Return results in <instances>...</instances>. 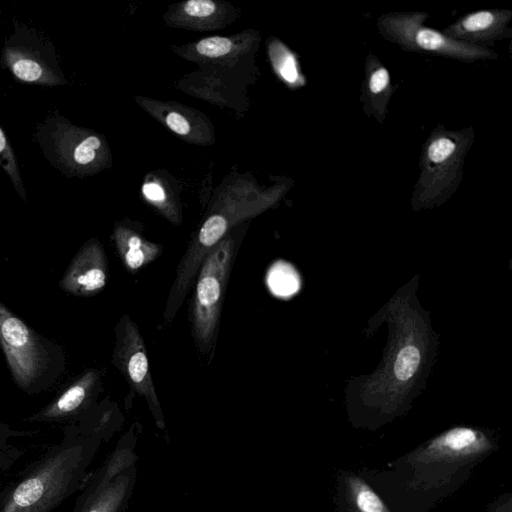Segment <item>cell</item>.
<instances>
[{"mask_svg": "<svg viewBox=\"0 0 512 512\" xmlns=\"http://www.w3.org/2000/svg\"><path fill=\"white\" fill-rule=\"evenodd\" d=\"M94 447L86 434L67 427L63 439L0 494V512H53L81 486Z\"/></svg>", "mask_w": 512, "mask_h": 512, "instance_id": "obj_1", "label": "cell"}, {"mask_svg": "<svg viewBox=\"0 0 512 512\" xmlns=\"http://www.w3.org/2000/svg\"><path fill=\"white\" fill-rule=\"evenodd\" d=\"M0 347L15 384L29 395L50 389L65 374L64 349L29 327L1 301Z\"/></svg>", "mask_w": 512, "mask_h": 512, "instance_id": "obj_2", "label": "cell"}, {"mask_svg": "<svg viewBox=\"0 0 512 512\" xmlns=\"http://www.w3.org/2000/svg\"><path fill=\"white\" fill-rule=\"evenodd\" d=\"M472 128H436L423 145L414 200L433 202L449 196L463 177L464 159L472 146Z\"/></svg>", "mask_w": 512, "mask_h": 512, "instance_id": "obj_3", "label": "cell"}, {"mask_svg": "<svg viewBox=\"0 0 512 512\" xmlns=\"http://www.w3.org/2000/svg\"><path fill=\"white\" fill-rule=\"evenodd\" d=\"M233 251L232 240L222 239L206 255L199 268L191 322L195 340L202 350H207L214 339Z\"/></svg>", "mask_w": 512, "mask_h": 512, "instance_id": "obj_4", "label": "cell"}, {"mask_svg": "<svg viewBox=\"0 0 512 512\" xmlns=\"http://www.w3.org/2000/svg\"><path fill=\"white\" fill-rule=\"evenodd\" d=\"M424 13H391L377 21L380 33L408 51L427 52L465 62L496 58L493 51L454 40L423 25Z\"/></svg>", "mask_w": 512, "mask_h": 512, "instance_id": "obj_5", "label": "cell"}, {"mask_svg": "<svg viewBox=\"0 0 512 512\" xmlns=\"http://www.w3.org/2000/svg\"><path fill=\"white\" fill-rule=\"evenodd\" d=\"M113 363L130 386L147 401L158 424L163 415L152 382L146 347L136 324L123 315L116 327Z\"/></svg>", "mask_w": 512, "mask_h": 512, "instance_id": "obj_6", "label": "cell"}, {"mask_svg": "<svg viewBox=\"0 0 512 512\" xmlns=\"http://www.w3.org/2000/svg\"><path fill=\"white\" fill-rule=\"evenodd\" d=\"M107 258L101 243L87 241L76 253L59 282L60 288L74 296L88 297L106 285Z\"/></svg>", "mask_w": 512, "mask_h": 512, "instance_id": "obj_7", "label": "cell"}, {"mask_svg": "<svg viewBox=\"0 0 512 512\" xmlns=\"http://www.w3.org/2000/svg\"><path fill=\"white\" fill-rule=\"evenodd\" d=\"M511 19L510 10H480L463 16L442 32L459 42L486 49V46L511 36Z\"/></svg>", "mask_w": 512, "mask_h": 512, "instance_id": "obj_8", "label": "cell"}, {"mask_svg": "<svg viewBox=\"0 0 512 512\" xmlns=\"http://www.w3.org/2000/svg\"><path fill=\"white\" fill-rule=\"evenodd\" d=\"M99 373L88 369L75 379L57 398L39 412L27 418L32 422H68L87 408L97 383Z\"/></svg>", "mask_w": 512, "mask_h": 512, "instance_id": "obj_9", "label": "cell"}, {"mask_svg": "<svg viewBox=\"0 0 512 512\" xmlns=\"http://www.w3.org/2000/svg\"><path fill=\"white\" fill-rule=\"evenodd\" d=\"M51 135L56 156L66 169L88 166L96 159L101 147L97 136L81 135L66 121L58 122Z\"/></svg>", "mask_w": 512, "mask_h": 512, "instance_id": "obj_10", "label": "cell"}, {"mask_svg": "<svg viewBox=\"0 0 512 512\" xmlns=\"http://www.w3.org/2000/svg\"><path fill=\"white\" fill-rule=\"evenodd\" d=\"M10 71L21 81L37 84H63L64 80L55 66L37 50L26 46L9 45L3 54Z\"/></svg>", "mask_w": 512, "mask_h": 512, "instance_id": "obj_11", "label": "cell"}, {"mask_svg": "<svg viewBox=\"0 0 512 512\" xmlns=\"http://www.w3.org/2000/svg\"><path fill=\"white\" fill-rule=\"evenodd\" d=\"M391 96L392 86L388 70L376 57H367L361 98L364 110L382 122Z\"/></svg>", "mask_w": 512, "mask_h": 512, "instance_id": "obj_12", "label": "cell"}, {"mask_svg": "<svg viewBox=\"0 0 512 512\" xmlns=\"http://www.w3.org/2000/svg\"><path fill=\"white\" fill-rule=\"evenodd\" d=\"M114 240L123 265L131 273L154 261L162 251L157 244L144 240L126 228L116 229Z\"/></svg>", "mask_w": 512, "mask_h": 512, "instance_id": "obj_13", "label": "cell"}, {"mask_svg": "<svg viewBox=\"0 0 512 512\" xmlns=\"http://www.w3.org/2000/svg\"><path fill=\"white\" fill-rule=\"evenodd\" d=\"M484 446L481 436L469 428H456L437 438L428 451L438 457L466 456Z\"/></svg>", "mask_w": 512, "mask_h": 512, "instance_id": "obj_14", "label": "cell"}, {"mask_svg": "<svg viewBox=\"0 0 512 512\" xmlns=\"http://www.w3.org/2000/svg\"><path fill=\"white\" fill-rule=\"evenodd\" d=\"M269 284L276 295L287 297L298 291L300 279L291 265L279 262L271 269Z\"/></svg>", "mask_w": 512, "mask_h": 512, "instance_id": "obj_15", "label": "cell"}, {"mask_svg": "<svg viewBox=\"0 0 512 512\" xmlns=\"http://www.w3.org/2000/svg\"><path fill=\"white\" fill-rule=\"evenodd\" d=\"M0 166L11 178L17 192L26 199L25 191L19 174L17 159L5 133L0 127Z\"/></svg>", "mask_w": 512, "mask_h": 512, "instance_id": "obj_16", "label": "cell"}, {"mask_svg": "<svg viewBox=\"0 0 512 512\" xmlns=\"http://www.w3.org/2000/svg\"><path fill=\"white\" fill-rule=\"evenodd\" d=\"M353 489L356 506L360 512H388L378 495L364 483L356 481Z\"/></svg>", "mask_w": 512, "mask_h": 512, "instance_id": "obj_17", "label": "cell"}, {"mask_svg": "<svg viewBox=\"0 0 512 512\" xmlns=\"http://www.w3.org/2000/svg\"><path fill=\"white\" fill-rule=\"evenodd\" d=\"M420 362V353L414 346L403 348L396 359L394 371L399 380H408L415 373Z\"/></svg>", "mask_w": 512, "mask_h": 512, "instance_id": "obj_18", "label": "cell"}, {"mask_svg": "<svg viewBox=\"0 0 512 512\" xmlns=\"http://www.w3.org/2000/svg\"><path fill=\"white\" fill-rule=\"evenodd\" d=\"M277 70L282 78L290 84H304L303 77L299 74L297 63L293 54L285 47H281L278 53Z\"/></svg>", "mask_w": 512, "mask_h": 512, "instance_id": "obj_19", "label": "cell"}, {"mask_svg": "<svg viewBox=\"0 0 512 512\" xmlns=\"http://www.w3.org/2000/svg\"><path fill=\"white\" fill-rule=\"evenodd\" d=\"M232 47V43L228 38L210 37L201 40L197 46V51L205 56L219 57L227 54Z\"/></svg>", "mask_w": 512, "mask_h": 512, "instance_id": "obj_20", "label": "cell"}, {"mask_svg": "<svg viewBox=\"0 0 512 512\" xmlns=\"http://www.w3.org/2000/svg\"><path fill=\"white\" fill-rule=\"evenodd\" d=\"M184 10L193 17H206L215 11V4L210 0H190L185 3Z\"/></svg>", "mask_w": 512, "mask_h": 512, "instance_id": "obj_21", "label": "cell"}, {"mask_svg": "<svg viewBox=\"0 0 512 512\" xmlns=\"http://www.w3.org/2000/svg\"><path fill=\"white\" fill-rule=\"evenodd\" d=\"M166 123L172 131L180 135H186L190 130L188 121L176 112H171L166 116Z\"/></svg>", "mask_w": 512, "mask_h": 512, "instance_id": "obj_22", "label": "cell"}, {"mask_svg": "<svg viewBox=\"0 0 512 512\" xmlns=\"http://www.w3.org/2000/svg\"><path fill=\"white\" fill-rule=\"evenodd\" d=\"M142 190L145 197L151 201L162 202L165 199L164 190L158 184L147 183Z\"/></svg>", "mask_w": 512, "mask_h": 512, "instance_id": "obj_23", "label": "cell"}]
</instances>
